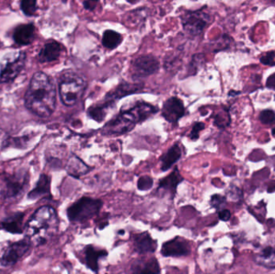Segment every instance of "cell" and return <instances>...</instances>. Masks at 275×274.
<instances>
[{
  "label": "cell",
  "instance_id": "21",
  "mask_svg": "<svg viewBox=\"0 0 275 274\" xmlns=\"http://www.w3.org/2000/svg\"><path fill=\"white\" fill-rule=\"evenodd\" d=\"M123 41V37L118 32L107 30L104 32L103 37V44L105 48L115 49Z\"/></svg>",
  "mask_w": 275,
  "mask_h": 274
},
{
  "label": "cell",
  "instance_id": "7",
  "mask_svg": "<svg viewBox=\"0 0 275 274\" xmlns=\"http://www.w3.org/2000/svg\"><path fill=\"white\" fill-rule=\"evenodd\" d=\"M209 20V16L203 11L187 12L182 16L184 29L193 36L201 34L207 26Z\"/></svg>",
  "mask_w": 275,
  "mask_h": 274
},
{
  "label": "cell",
  "instance_id": "24",
  "mask_svg": "<svg viewBox=\"0 0 275 274\" xmlns=\"http://www.w3.org/2000/svg\"><path fill=\"white\" fill-rule=\"evenodd\" d=\"M20 7L24 14L28 16H32L36 13V0H21Z\"/></svg>",
  "mask_w": 275,
  "mask_h": 274
},
{
  "label": "cell",
  "instance_id": "20",
  "mask_svg": "<svg viewBox=\"0 0 275 274\" xmlns=\"http://www.w3.org/2000/svg\"><path fill=\"white\" fill-rule=\"evenodd\" d=\"M112 106L113 105H111V103L104 101L103 103L91 106L87 113H88L89 118H92L96 122H102L107 116V110L111 108Z\"/></svg>",
  "mask_w": 275,
  "mask_h": 274
},
{
  "label": "cell",
  "instance_id": "16",
  "mask_svg": "<svg viewBox=\"0 0 275 274\" xmlns=\"http://www.w3.org/2000/svg\"><path fill=\"white\" fill-rule=\"evenodd\" d=\"M61 45L55 40H51L44 45L39 54V60L41 63L54 61L60 57Z\"/></svg>",
  "mask_w": 275,
  "mask_h": 274
},
{
  "label": "cell",
  "instance_id": "14",
  "mask_svg": "<svg viewBox=\"0 0 275 274\" xmlns=\"http://www.w3.org/2000/svg\"><path fill=\"white\" fill-rule=\"evenodd\" d=\"M183 180L184 178L181 176L176 166L171 174L159 181V188L157 191L163 190L171 195V197H174L176 193L177 187Z\"/></svg>",
  "mask_w": 275,
  "mask_h": 274
},
{
  "label": "cell",
  "instance_id": "27",
  "mask_svg": "<svg viewBox=\"0 0 275 274\" xmlns=\"http://www.w3.org/2000/svg\"><path fill=\"white\" fill-rule=\"evenodd\" d=\"M205 125L202 122H196L193 129H192L191 133L189 135V138H191L192 140H197L199 138V134L201 130L205 129Z\"/></svg>",
  "mask_w": 275,
  "mask_h": 274
},
{
  "label": "cell",
  "instance_id": "4",
  "mask_svg": "<svg viewBox=\"0 0 275 274\" xmlns=\"http://www.w3.org/2000/svg\"><path fill=\"white\" fill-rule=\"evenodd\" d=\"M86 80L74 72H67L59 85L60 100L66 106L76 105L86 88Z\"/></svg>",
  "mask_w": 275,
  "mask_h": 274
},
{
  "label": "cell",
  "instance_id": "26",
  "mask_svg": "<svg viewBox=\"0 0 275 274\" xmlns=\"http://www.w3.org/2000/svg\"><path fill=\"white\" fill-rule=\"evenodd\" d=\"M260 120L265 125H272L275 122V113L272 110H264L260 114Z\"/></svg>",
  "mask_w": 275,
  "mask_h": 274
},
{
  "label": "cell",
  "instance_id": "8",
  "mask_svg": "<svg viewBox=\"0 0 275 274\" xmlns=\"http://www.w3.org/2000/svg\"><path fill=\"white\" fill-rule=\"evenodd\" d=\"M159 62L152 55L141 56L134 60L132 64V74L134 77H146L159 70Z\"/></svg>",
  "mask_w": 275,
  "mask_h": 274
},
{
  "label": "cell",
  "instance_id": "35",
  "mask_svg": "<svg viewBox=\"0 0 275 274\" xmlns=\"http://www.w3.org/2000/svg\"><path fill=\"white\" fill-rule=\"evenodd\" d=\"M61 1H62V2H66L67 0H61Z\"/></svg>",
  "mask_w": 275,
  "mask_h": 274
},
{
  "label": "cell",
  "instance_id": "29",
  "mask_svg": "<svg viewBox=\"0 0 275 274\" xmlns=\"http://www.w3.org/2000/svg\"><path fill=\"white\" fill-rule=\"evenodd\" d=\"M225 202V199L222 196H219V195H215L213 196L211 199V204L213 207L217 208V209H220L222 205H224Z\"/></svg>",
  "mask_w": 275,
  "mask_h": 274
},
{
  "label": "cell",
  "instance_id": "32",
  "mask_svg": "<svg viewBox=\"0 0 275 274\" xmlns=\"http://www.w3.org/2000/svg\"><path fill=\"white\" fill-rule=\"evenodd\" d=\"M266 86L268 88H272V89H275V73L271 75L268 78L267 82H266Z\"/></svg>",
  "mask_w": 275,
  "mask_h": 274
},
{
  "label": "cell",
  "instance_id": "1",
  "mask_svg": "<svg viewBox=\"0 0 275 274\" xmlns=\"http://www.w3.org/2000/svg\"><path fill=\"white\" fill-rule=\"evenodd\" d=\"M25 106L31 112L41 118H48L54 112L56 90L52 79L44 72L33 75L25 94Z\"/></svg>",
  "mask_w": 275,
  "mask_h": 274
},
{
  "label": "cell",
  "instance_id": "23",
  "mask_svg": "<svg viewBox=\"0 0 275 274\" xmlns=\"http://www.w3.org/2000/svg\"><path fill=\"white\" fill-rule=\"evenodd\" d=\"M258 262L265 266L275 267V249L265 248L258 256Z\"/></svg>",
  "mask_w": 275,
  "mask_h": 274
},
{
  "label": "cell",
  "instance_id": "11",
  "mask_svg": "<svg viewBox=\"0 0 275 274\" xmlns=\"http://www.w3.org/2000/svg\"><path fill=\"white\" fill-rule=\"evenodd\" d=\"M185 114V107L184 102L177 97H172L163 103L162 116L169 123L176 124L181 118Z\"/></svg>",
  "mask_w": 275,
  "mask_h": 274
},
{
  "label": "cell",
  "instance_id": "30",
  "mask_svg": "<svg viewBox=\"0 0 275 274\" xmlns=\"http://www.w3.org/2000/svg\"><path fill=\"white\" fill-rule=\"evenodd\" d=\"M82 3L86 10L93 11L96 8L99 0H82Z\"/></svg>",
  "mask_w": 275,
  "mask_h": 274
},
{
  "label": "cell",
  "instance_id": "9",
  "mask_svg": "<svg viewBox=\"0 0 275 274\" xmlns=\"http://www.w3.org/2000/svg\"><path fill=\"white\" fill-rule=\"evenodd\" d=\"M192 252L191 243L180 236L165 242L161 248V254L163 256L180 257L189 256Z\"/></svg>",
  "mask_w": 275,
  "mask_h": 274
},
{
  "label": "cell",
  "instance_id": "19",
  "mask_svg": "<svg viewBox=\"0 0 275 274\" xmlns=\"http://www.w3.org/2000/svg\"><path fill=\"white\" fill-rule=\"evenodd\" d=\"M88 166H86L85 163H84L82 160H80V158L77 157H72V158L68 161V165H67V170L68 174L72 176L78 177L84 175L88 172Z\"/></svg>",
  "mask_w": 275,
  "mask_h": 274
},
{
  "label": "cell",
  "instance_id": "22",
  "mask_svg": "<svg viewBox=\"0 0 275 274\" xmlns=\"http://www.w3.org/2000/svg\"><path fill=\"white\" fill-rule=\"evenodd\" d=\"M135 272H159L160 269H159V263L156 259H151V260H147L146 262H140L139 264H137L136 266L135 267Z\"/></svg>",
  "mask_w": 275,
  "mask_h": 274
},
{
  "label": "cell",
  "instance_id": "2",
  "mask_svg": "<svg viewBox=\"0 0 275 274\" xmlns=\"http://www.w3.org/2000/svg\"><path fill=\"white\" fill-rule=\"evenodd\" d=\"M59 220L54 208L43 206L28 220L25 228L27 240L34 246L46 244L58 229Z\"/></svg>",
  "mask_w": 275,
  "mask_h": 274
},
{
  "label": "cell",
  "instance_id": "5",
  "mask_svg": "<svg viewBox=\"0 0 275 274\" xmlns=\"http://www.w3.org/2000/svg\"><path fill=\"white\" fill-rule=\"evenodd\" d=\"M103 205V201L101 200L83 196L68 208L67 214L72 222H86L99 215Z\"/></svg>",
  "mask_w": 275,
  "mask_h": 274
},
{
  "label": "cell",
  "instance_id": "28",
  "mask_svg": "<svg viewBox=\"0 0 275 274\" xmlns=\"http://www.w3.org/2000/svg\"><path fill=\"white\" fill-rule=\"evenodd\" d=\"M275 52H267L265 56H262L261 58V62L265 65H274Z\"/></svg>",
  "mask_w": 275,
  "mask_h": 274
},
{
  "label": "cell",
  "instance_id": "31",
  "mask_svg": "<svg viewBox=\"0 0 275 274\" xmlns=\"http://www.w3.org/2000/svg\"><path fill=\"white\" fill-rule=\"evenodd\" d=\"M230 216H231V212H229V210H221L219 212V218L220 220H223V221H227L230 219Z\"/></svg>",
  "mask_w": 275,
  "mask_h": 274
},
{
  "label": "cell",
  "instance_id": "3",
  "mask_svg": "<svg viewBox=\"0 0 275 274\" xmlns=\"http://www.w3.org/2000/svg\"><path fill=\"white\" fill-rule=\"evenodd\" d=\"M159 109L147 102H138L130 108L122 109L120 114L107 123L103 128V134L118 135L128 133L135 125L152 116Z\"/></svg>",
  "mask_w": 275,
  "mask_h": 274
},
{
  "label": "cell",
  "instance_id": "6",
  "mask_svg": "<svg viewBox=\"0 0 275 274\" xmlns=\"http://www.w3.org/2000/svg\"><path fill=\"white\" fill-rule=\"evenodd\" d=\"M26 63V53L20 52L16 56L12 55V58L7 59L1 67L0 82H11L16 78L20 72L24 69Z\"/></svg>",
  "mask_w": 275,
  "mask_h": 274
},
{
  "label": "cell",
  "instance_id": "13",
  "mask_svg": "<svg viewBox=\"0 0 275 274\" xmlns=\"http://www.w3.org/2000/svg\"><path fill=\"white\" fill-rule=\"evenodd\" d=\"M142 88H143V85H141V84H133L125 82L123 84H119V86L117 87L115 89L109 93L107 97L105 98V101L114 105L115 101L119 100L123 97L127 96L130 94L139 92V91L142 90Z\"/></svg>",
  "mask_w": 275,
  "mask_h": 274
},
{
  "label": "cell",
  "instance_id": "36",
  "mask_svg": "<svg viewBox=\"0 0 275 274\" xmlns=\"http://www.w3.org/2000/svg\"><path fill=\"white\" fill-rule=\"evenodd\" d=\"M271 1H273V2H275V0H271Z\"/></svg>",
  "mask_w": 275,
  "mask_h": 274
},
{
  "label": "cell",
  "instance_id": "15",
  "mask_svg": "<svg viewBox=\"0 0 275 274\" xmlns=\"http://www.w3.org/2000/svg\"><path fill=\"white\" fill-rule=\"evenodd\" d=\"M107 251L104 249H97L93 245H88L84 249V260L85 264L93 272H99V260L107 256Z\"/></svg>",
  "mask_w": 275,
  "mask_h": 274
},
{
  "label": "cell",
  "instance_id": "10",
  "mask_svg": "<svg viewBox=\"0 0 275 274\" xmlns=\"http://www.w3.org/2000/svg\"><path fill=\"white\" fill-rule=\"evenodd\" d=\"M31 246L32 244L28 240L12 244L4 252L0 259V262L4 266L11 267L14 265L21 257L26 254Z\"/></svg>",
  "mask_w": 275,
  "mask_h": 274
},
{
  "label": "cell",
  "instance_id": "34",
  "mask_svg": "<svg viewBox=\"0 0 275 274\" xmlns=\"http://www.w3.org/2000/svg\"><path fill=\"white\" fill-rule=\"evenodd\" d=\"M272 132H273V134H274V133H275V128L273 129V131H272Z\"/></svg>",
  "mask_w": 275,
  "mask_h": 274
},
{
  "label": "cell",
  "instance_id": "12",
  "mask_svg": "<svg viewBox=\"0 0 275 274\" xmlns=\"http://www.w3.org/2000/svg\"><path fill=\"white\" fill-rule=\"evenodd\" d=\"M133 244L135 251L139 254L152 253L156 250L158 243L151 237L148 232H142L133 236Z\"/></svg>",
  "mask_w": 275,
  "mask_h": 274
},
{
  "label": "cell",
  "instance_id": "33",
  "mask_svg": "<svg viewBox=\"0 0 275 274\" xmlns=\"http://www.w3.org/2000/svg\"><path fill=\"white\" fill-rule=\"evenodd\" d=\"M119 233H121V234H123V233H124V231H120V232H119Z\"/></svg>",
  "mask_w": 275,
  "mask_h": 274
},
{
  "label": "cell",
  "instance_id": "25",
  "mask_svg": "<svg viewBox=\"0 0 275 274\" xmlns=\"http://www.w3.org/2000/svg\"><path fill=\"white\" fill-rule=\"evenodd\" d=\"M153 184H154L153 178L146 175V176H142L139 178L137 187L139 191H148L152 188Z\"/></svg>",
  "mask_w": 275,
  "mask_h": 274
},
{
  "label": "cell",
  "instance_id": "17",
  "mask_svg": "<svg viewBox=\"0 0 275 274\" xmlns=\"http://www.w3.org/2000/svg\"><path fill=\"white\" fill-rule=\"evenodd\" d=\"M35 36V26L32 24H23L16 28L14 32L15 41L20 45L31 44Z\"/></svg>",
  "mask_w": 275,
  "mask_h": 274
},
{
  "label": "cell",
  "instance_id": "18",
  "mask_svg": "<svg viewBox=\"0 0 275 274\" xmlns=\"http://www.w3.org/2000/svg\"><path fill=\"white\" fill-rule=\"evenodd\" d=\"M181 156H182V150H181L180 146L178 143H175L161 157V170L167 171L171 168L172 165L179 161Z\"/></svg>",
  "mask_w": 275,
  "mask_h": 274
}]
</instances>
